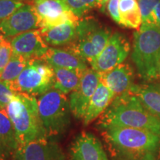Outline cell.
Masks as SVG:
<instances>
[{
	"label": "cell",
	"instance_id": "obj_24",
	"mask_svg": "<svg viewBox=\"0 0 160 160\" xmlns=\"http://www.w3.org/2000/svg\"><path fill=\"white\" fill-rule=\"evenodd\" d=\"M62 1L79 19L90 10L98 6V0H62Z\"/></svg>",
	"mask_w": 160,
	"mask_h": 160
},
{
	"label": "cell",
	"instance_id": "obj_22",
	"mask_svg": "<svg viewBox=\"0 0 160 160\" xmlns=\"http://www.w3.org/2000/svg\"><path fill=\"white\" fill-rule=\"evenodd\" d=\"M120 25L126 28L139 29L142 23L137 0H119Z\"/></svg>",
	"mask_w": 160,
	"mask_h": 160
},
{
	"label": "cell",
	"instance_id": "obj_5",
	"mask_svg": "<svg viewBox=\"0 0 160 160\" xmlns=\"http://www.w3.org/2000/svg\"><path fill=\"white\" fill-rule=\"evenodd\" d=\"M111 35V30L94 18H82L77 22L74 39L65 48L74 52L90 64L103 51Z\"/></svg>",
	"mask_w": 160,
	"mask_h": 160
},
{
	"label": "cell",
	"instance_id": "obj_33",
	"mask_svg": "<svg viewBox=\"0 0 160 160\" xmlns=\"http://www.w3.org/2000/svg\"><path fill=\"white\" fill-rule=\"evenodd\" d=\"M18 1H22V2H23V0H18Z\"/></svg>",
	"mask_w": 160,
	"mask_h": 160
},
{
	"label": "cell",
	"instance_id": "obj_17",
	"mask_svg": "<svg viewBox=\"0 0 160 160\" xmlns=\"http://www.w3.org/2000/svg\"><path fill=\"white\" fill-rule=\"evenodd\" d=\"M13 124L6 110H0V159H12L19 148Z\"/></svg>",
	"mask_w": 160,
	"mask_h": 160
},
{
	"label": "cell",
	"instance_id": "obj_34",
	"mask_svg": "<svg viewBox=\"0 0 160 160\" xmlns=\"http://www.w3.org/2000/svg\"><path fill=\"white\" fill-rule=\"evenodd\" d=\"M0 160H1V159H0Z\"/></svg>",
	"mask_w": 160,
	"mask_h": 160
},
{
	"label": "cell",
	"instance_id": "obj_21",
	"mask_svg": "<svg viewBox=\"0 0 160 160\" xmlns=\"http://www.w3.org/2000/svg\"><path fill=\"white\" fill-rule=\"evenodd\" d=\"M55 74V82L53 88L63 94L71 93L77 88L82 77V70L53 68Z\"/></svg>",
	"mask_w": 160,
	"mask_h": 160
},
{
	"label": "cell",
	"instance_id": "obj_20",
	"mask_svg": "<svg viewBox=\"0 0 160 160\" xmlns=\"http://www.w3.org/2000/svg\"><path fill=\"white\" fill-rule=\"evenodd\" d=\"M78 21H68L57 27L43 30V31L40 30V31L44 40L48 44V45L65 47L74 39L77 33Z\"/></svg>",
	"mask_w": 160,
	"mask_h": 160
},
{
	"label": "cell",
	"instance_id": "obj_6",
	"mask_svg": "<svg viewBox=\"0 0 160 160\" xmlns=\"http://www.w3.org/2000/svg\"><path fill=\"white\" fill-rule=\"evenodd\" d=\"M39 113L48 137H57L67 131L71 124V108L65 94L51 88L40 96Z\"/></svg>",
	"mask_w": 160,
	"mask_h": 160
},
{
	"label": "cell",
	"instance_id": "obj_13",
	"mask_svg": "<svg viewBox=\"0 0 160 160\" xmlns=\"http://www.w3.org/2000/svg\"><path fill=\"white\" fill-rule=\"evenodd\" d=\"M13 53L28 59H41L48 50V45L44 40L40 30L25 32L11 40Z\"/></svg>",
	"mask_w": 160,
	"mask_h": 160
},
{
	"label": "cell",
	"instance_id": "obj_28",
	"mask_svg": "<svg viewBox=\"0 0 160 160\" xmlns=\"http://www.w3.org/2000/svg\"><path fill=\"white\" fill-rule=\"evenodd\" d=\"M16 92L8 84L0 80V110H5Z\"/></svg>",
	"mask_w": 160,
	"mask_h": 160
},
{
	"label": "cell",
	"instance_id": "obj_26",
	"mask_svg": "<svg viewBox=\"0 0 160 160\" xmlns=\"http://www.w3.org/2000/svg\"><path fill=\"white\" fill-rule=\"evenodd\" d=\"M18 0H0V23L24 5Z\"/></svg>",
	"mask_w": 160,
	"mask_h": 160
},
{
	"label": "cell",
	"instance_id": "obj_16",
	"mask_svg": "<svg viewBox=\"0 0 160 160\" xmlns=\"http://www.w3.org/2000/svg\"><path fill=\"white\" fill-rule=\"evenodd\" d=\"M41 59L53 68L82 71L88 68L87 62L83 58L67 48H49Z\"/></svg>",
	"mask_w": 160,
	"mask_h": 160
},
{
	"label": "cell",
	"instance_id": "obj_3",
	"mask_svg": "<svg viewBox=\"0 0 160 160\" xmlns=\"http://www.w3.org/2000/svg\"><path fill=\"white\" fill-rule=\"evenodd\" d=\"M5 110L13 124L19 145L48 137L34 96L16 92Z\"/></svg>",
	"mask_w": 160,
	"mask_h": 160
},
{
	"label": "cell",
	"instance_id": "obj_10",
	"mask_svg": "<svg viewBox=\"0 0 160 160\" xmlns=\"http://www.w3.org/2000/svg\"><path fill=\"white\" fill-rule=\"evenodd\" d=\"M100 82V74L92 68L84 71L78 87L69 97L71 113L78 119H83L92 96Z\"/></svg>",
	"mask_w": 160,
	"mask_h": 160
},
{
	"label": "cell",
	"instance_id": "obj_7",
	"mask_svg": "<svg viewBox=\"0 0 160 160\" xmlns=\"http://www.w3.org/2000/svg\"><path fill=\"white\" fill-rule=\"evenodd\" d=\"M54 82L53 67L42 59H32L17 79L8 84L14 92L35 97L42 95L53 88Z\"/></svg>",
	"mask_w": 160,
	"mask_h": 160
},
{
	"label": "cell",
	"instance_id": "obj_1",
	"mask_svg": "<svg viewBox=\"0 0 160 160\" xmlns=\"http://www.w3.org/2000/svg\"><path fill=\"white\" fill-rule=\"evenodd\" d=\"M101 130L113 160H157L160 137L156 133L115 125Z\"/></svg>",
	"mask_w": 160,
	"mask_h": 160
},
{
	"label": "cell",
	"instance_id": "obj_8",
	"mask_svg": "<svg viewBox=\"0 0 160 160\" xmlns=\"http://www.w3.org/2000/svg\"><path fill=\"white\" fill-rule=\"evenodd\" d=\"M130 51L131 45L128 38L122 33L115 32L111 36L103 51L90 65L99 73H105L123 63Z\"/></svg>",
	"mask_w": 160,
	"mask_h": 160
},
{
	"label": "cell",
	"instance_id": "obj_15",
	"mask_svg": "<svg viewBox=\"0 0 160 160\" xmlns=\"http://www.w3.org/2000/svg\"><path fill=\"white\" fill-rule=\"evenodd\" d=\"M99 74L100 81L111 90L115 97L128 92L134 85V71L128 63H122L111 71Z\"/></svg>",
	"mask_w": 160,
	"mask_h": 160
},
{
	"label": "cell",
	"instance_id": "obj_23",
	"mask_svg": "<svg viewBox=\"0 0 160 160\" xmlns=\"http://www.w3.org/2000/svg\"><path fill=\"white\" fill-rule=\"evenodd\" d=\"M29 60L22 56L12 53L8 64L0 76V80L8 84L13 82L25 68L29 62Z\"/></svg>",
	"mask_w": 160,
	"mask_h": 160
},
{
	"label": "cell",
	"instance_id": "obj_11",
	"mask_svg": "<svg viewBox=\"0 0 160 160\" xmlns=\"http://www.w3.org/2000/svg\"><path fill=\"white\" fill-rule=\"evenodd\" d=\"M12 160H65L59 144L49 137L20 145Z\"/></svg>",
	"mask_w": 160,
	"mask_h": 160
},
{
	"label": "cell",
	"instance_id": "obj_4",
	"mask_svg": "<svg viewBox=\"0 0 160 160\" xmlns=\"http://www.w3.org/2000/svg\"><path fill=\"white\" fill-rule=\"evenodd\" d=\"M131 59L138 74L144 81H153L159 77L160 27L142 24L133 33Z\"/></svg>",
	"mask_w": 160,
	"mask_h": 160
},
{
	"label": "cell",
	"instance_id": "obj_14",
	"mask_svg": "<svg viewBox=\"0 0 160 160\" xmlns=\"http://www.w3.org/2000/svg\"><path fill=\"white\" fill-rule=\"evenodd\" d=\"M71 160H108L99 139L90 132H82L73 140L70 151Z\"/></svg>",
	"mask_w": 160,
	"mask_h": 160
},
{
	"label": "cell",
	"instance_id": "obj_9",
	"mask_svg": "<svg viewBox=\"0 0 160 160\" xmlns=\"http://www.w3.org/2000/svg\"><path fill=\"white\" fill-rule=\"evenodd\" d=\"M31 5L39 19L41 31L79 19L62 0H33Z\"/></svg>",
	"mask_w": 160,
	"mask_h": 160
},
{
	"label": "cell",
	"instance_id": "obj_12",
	"mask_svg": "<svg viewBox=\"0 0 160 160\" xmlns=\"http://www.w3.org/2000/svg\"><path fill=\"white\" fill-rule=\"evenodd\" d=\"M36 29H39V19L31 4H24L0 23V32L8 39Z\"/></svg>",
	"mask_w": 160,
	"mask_h": 160
},
{
	"label": "cell",
	"instance_id": "obj_31",
	"mask_svg": "<svg viewBox=\"0 0 160 160\" xmlns=\"http://www.w3.org/2000/svg\"><path fill=\"white\" fill-rule=\"evenodd\" d=\"M109 2V0H98V6L97 8L101 9L102 11H105V6L107 5L108 2Z\"/></svg>",
	"mask_w": 160,
	"mask_h": 160
},
{
	"label": "cell",
	"instance_id": "obj_27",
	"mask_svg": "<svg viewBox=\"0 0 160 160\" xmlns=\"http://www.w3.org/2000/svg\"><path fill=\"white\" fill-rule=\"evenodd\" d=\"M13 51L11 41L3 38L0 40V76L8 64L11 59Z\"/></svg>",
	"mask_w": 160,
	"mask_h": 160
},
{
	"label": "cell",
	"instance_id": "obj_2",
	"mask_svg": "<svg viewBox=\"0 0 160 160\" xmlns=\"http://www.w3.org/2000/svg\"><path fill=\"white\" fill-rule=\"evenodd\" d=\"M98 125L100 128L115 125L145 130L160 137V119L144 107L131 90L114 97L102 114Z\"/></svg>",
	"mask_w": 160,
	"mask_h": 160
},
{
	"label": "cell",
	"instance_id": "obj_30",
	"mask_svg": "<svg viewBox=\"0 0 160 160\" xmlns=\"http://www.w3.org/2000/svg\"><path fill=\"white\" fill-rule=\"evenodd\" d=\"M153 14H154V25L160 27V1L155 7Z\"/></svg>",
	"mask_w": 160,
	"mask_h": 160
},
{
	"label": "cell",
	"instance_id": "obj_32",
	"mask_svg": "<svg viewBox=\"0 0 160 160\" xmlns=\"http://www.w3.org/2000/svg\"><path fill=\"white\" fill-rule=\"evenodd\" d=\"M158 75H159V77H160V63L159 65V71H158Z\"/></svg>",
	"mask_w": 160,
	"mask_h": 160
},
{
	"label": "cell",
	"instance_id": "obj_29",
	"mask_svg": "<svg viewBox=\"0 0 160 160\" xmlns=\"http://www.w3.org/2000/svg\"><path fill=\"white\" fill-rule=\"evenodd\" d=\"M119 0H109L107 4V10L110 17L116 22L120 25V15L119 10Z\"/></svg>",
	"mask_w": 160,
	"mask_h": 160
},
{
	"label": "cell",
	"instance_id": "obj_18",
	"mask_svg": "<svg viewBox=\"0 0 160 160\" xmlns=\"http://www.w3.org/2000/svg\"><path fill=\"white\" fill-rule=\"evenodd\" d=\"M114 97V94L111 90L102 82L100 81L97 90L92 96L83 118L84 125H88L102 114Z\"/></svg>",
	"mask_w": 160,
	"mask_h": 160
},
{
	"label": "cell",
	"instance_id": "obj_19",
	"mask_svg": "<svg viewBox=\"0 0 160 160\" xmlns=\"http://www.w3.org/2000/svg\"><path fill=\"white\" fill-rule=\"evenodd\" d=\"M133 92L149 112L160 119V82L133 85Z\"/></svg>",
	"mask_w": 160,
	"mask_h": 160
},
{
	"label": "cell",
	"instance_id": "obj_25",
	"mask_svg": "<svg viewBox=\"0 0 160 160\" xmlns=\"http://www.w3.org/2000/svg\"><path fill=\"white\" fill-rule=\"evenodd\" d=\"M160 0H137L142 15V23L146 25H154L155 7Z\"/></svg>",
	"mask_w": 160,
	"mask_h": 160
}]
</instances>
